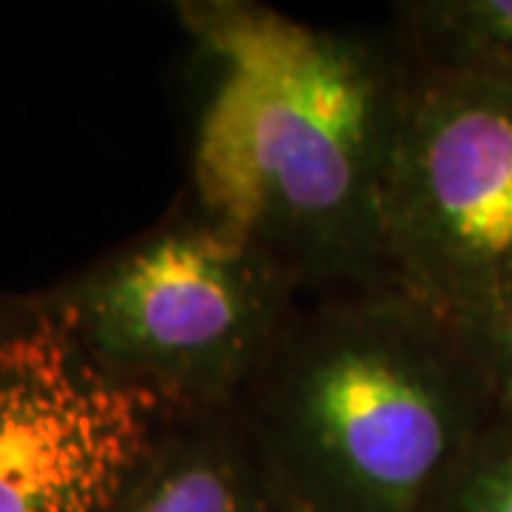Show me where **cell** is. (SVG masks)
<instances>
[{
    "instance_id": "6da1fadb",
    "label": "cell",
    "mask_w": 512,
    "mask_h": 512,
    "mask_svg": "<svg viewBox=\"0 0 512 512\" xmlns=\"http://www.w3.org/2000/svg\"><path fill=\"white\" fill-rule=\"evenodd\" d=\"M208 69L191 200L234 225L308 299L390 285L384 177L404 46L248 0L180 6Z\"/></svg>"
},
{
    "instance_id": "7a4b0ae2",
    "label": "cell",
    "mask_w": 512,
    "mask_h": 512,
    "mask_svg": "<svg viewBox=\"0 0 512 512\" xmlns=\"http://www.w3.org/2000/svg\"><path fill=\"white\" fill-rule=\"evenodd\" d=\"M239 407L291 512H427L501 410L464 330L393 285L302 302Z\"/></svg>"
},
{
    "instance_id": "3957f363",
    "label": "cell",
    "mask_w": 512,
    "mask_h": 512,
    "mask_svg": "<svg viewBox=\"0 0 512 512\" xmlns=\"http://www.w3.org/2000/svg\"><path fill=\"white\" fill-rule=\"evenodd\" d=\"M117 387L171 410L237 404L305 296L259 245L188 200L40 299Z\"/></svg>"
},
{
    "instance_id": "277c9868",
    "label": "cell",
    "mask_w": 512,
    "mask_h": 512,
    "mask_svg": "<svg viewBox=\"0 0 512 512\" xmlns=\"http://www.w3.org/2000/svg\"><path fill=\"white\" fill-rule=\"evenodd\" d=\"M384 256L393 288L458 328L510 302L512 72L427 60L404 46Z\"/></svg>"
},
{
    "instance_id": "5b68a950",
    "label": "cell",
    "mask_w": 512,
    "mask_h": 512,
    "mask_svg": "<svg viewBox=\"0 0 512 512\" xmlns=\"http://www.w3.org/2000/svg\"><path fill=\"white\" fill-rule=\"evenodd\" d=\"M168 413L103 379L40 299L0 319V512H103Z\"/></svg>"
},
{
    "instance_id": "8992f818",
    "label": "cell",
    "mask_w": 512,
    "mask_h": 512,
    "mask_svg": "<svg viewBox=\"0 0 512 512\" xmlns=\"http://www.w3.org/2000/svg\"><path fill=\"white\" fill-rule=\"evenodd\" d=\"M103 512H291L242 407L171 410Z\"/></svg>"
},
{
    "instance_id": "52a82bcc",
    "label": "cell",
    "mask_w": 512,
    "mask_h": 512,
    "mask_svg": "<svg viewBox=\"0 0 512 512\" xmlns=\"http://www.w3.org/2000/svg\"><path fill=\"white\" fill-rule=\"evenodd\" d=\"M402 43L427 60L512 72V0H424L399 6Z\"/></svg>"
},
{
    "instance_id": "ba28073f",
    "label": "cell",
    "mask_w": 512,
    "mask_h": 512,
    "mask_svg": "<svg viewBox=\"0 0 512 512\" xmlns=\"http://www.w3.org/2000/svg\"><path fill=\"white\" fill-rule=\"evenodd\" d=\"M427 512H512V413L498 410Z\"/></svg>"
},
{
    "instance_id": "9c48e42d",
    "label": "cell",
    "mask_w": 512,
    "mask_h": 512,
    "mask_svg": "<svg viewBox=\"0 0 512 512\" xmlns=\"http://www.w3.org/2000/svg\"><path fill=\"white\" fill-rule=\"evenodd\" d=\"M493 384L495 399L512 413V299L473 328H461Z\"/></svg>"
}]
</instances>
